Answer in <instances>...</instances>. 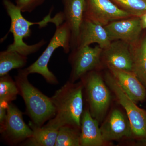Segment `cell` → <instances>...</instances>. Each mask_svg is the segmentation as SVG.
I'll return each mask as SVG.
<instances>
[{
  "mask_svg": "<svg viewBox=\"0 0 146 146\" xmlns=\"http://www.w3.org/2000/svg\"><path fill=\"white\" fill-rule=\"evenodd\" d=\"M80 129L71 125L60 127L55 146H80Z\"/></svg>",
  "mask_w": 146,
  "mask_h": 146,
  "instance_id": "ffe728a7",
  "label": "cell"
},
{
  "mask_svg": "<svg viewBox=\"0 0 146 146\" xmlns=\"http://www.w3.org/2000/svg\"><path fill=\"white\" fill-rule=\"evenodd\" d=\"M106 83L115 94L126 112L133 135L146 138V112L138 107L136 102L123 91L112 74L106 75Z\"/></svg>",
  "mask_w": 146,
  "mask_h": 146,
  "instance_id": "8992f818",
  "label": "cell"
},
{
  "mask_svg": "<svg viewBox=\"0 0 146 146\" xmlns=\"http://www.w3.org/2000/svg\"><path fill=\"white\" fill-rule=\"evenodd\" d=\"M104 27L111 42L120 40L129 44L139 40L143 29L141 18L134 16L112 21Z\"/></svg>",
  "mask_w": 146,
  "mask_h": 146,
  "instance_id": "30bf717a",
  "label": "cell"
},
{
  "mask_svg": "<svg viewBox=\"0 0 146 146\" xmlns=\"http://www.w3.org/2000/svg\"><path fill=\"white\" fill-rule=\"evenodd\" d=\"M103 49L99 46L76 47L71 53L69 60L72 65L69 81L74 82L99 65Z\"/></svg>",
  "mask_w": 146,
  "mask_h": 146,
  "instance_id": "52a82bcc",
  "label": "cell"
},
{
  "mask_svg": "<svg viewBox=\"0 0 146 146\" xmlns=\"http://www.w3.org/2000/svg\"><path fill=\"white\" fill-rule=\"evenodd\" d=\"M45 1V0H16V5L23 13H31Z\"/></svg>",
  "mask_w": 146,
  "mask_h": 146,
  "instance_id": "603a6c76",
  "label": "cell"
},
{
  "mask_svg": "<svg viewBox=\"0 0 146 146\" xmlns=\"http://www.w3.org/2000/svg\"><path fill=\"white\" fill-rule=\"evenodd\" d=\"M3 4L11 19V26L9 32L13 35V42L9 45L7 50L17 52L23 55L27 56L38 50L46 42L44 39L35 44H27L23 41L24 39L28 38L31 35L30 27L38 25L39 28L44 27L49 23H52L56 26L59 25L65 21L62 12L58 13L54 18L51 16L52 8L51 9L48 16L39 22H32L26 20L22 14V11L16 4L10 0H3Z\"/></svg>",
  "mask_w": 146,
  "mask_h": 146,
  "instance_id": "7a4b0ae2",
  "label": "cell"
},
{
  "mask_svg": "<svg viewBox=\"0 0 146 146\" xmlns=\"http://www.w3.org/2000/svg\"><path fill=\"white\" fill-rule=\"evenodd\" d=\"M80 79L85 89L89 111L98 121L104 117L111 101L110 93L98 73L91 71Z\"/></svg>",
  "mask_w": 146,
  "mask_h": 146,
  "instance_id": "5b68a950",
  "label": "cell"
},
{
  "mask_svg": "<svg viewBox=\"0 0 146 146\" xmlns=\"http://www.w3.org/2000/svg\"><path fill=\"white\" fill-rule=\"evenodd\" d=\"M98 122L91 115L89 110L84 111L80 126V146H101L106 143L102 136Z\"/></svg>",
  "mask_w": 146,
  "mask_h": 146,
  "instance_id": "2e32d148",
  "label": "cell"
},
{
  "mask_svg": "<svg viewBox=\"0 0 146 146\" xmlns=\"http://www.w3.org/2000/svg\"><path fill=\"white\" fill-rule=\"evenodd\" d=\"M102 53L108 67L122 70L133 72V63L130 45L118 40L112 41Z\"/></svg>",
  "mask_w": 146,
  "mask_h": 146,
  "instance_id": "7c38bea8",
  "label": "cell"
},
{
  "mask_svg": "<svg viewBox=\"0 0 146 146\" xmlns=\"http://www.w3.org/2000/svg\"><path fill=\"white\" fill-rule=\"evenodd\" d=\"M27 57L14 51L0 52V77L8 74L13 69H21L26 65Z\"/></svg>",
  "mask_w": 146,
  "mask_h": 146,
  "instance_id": "d6986e66",
  "label": "cell"
},
{
  "mask_svg": "<svg viewBox=\"0 0 146 146\" xmlns=\"http://www.w3.org/2000/svg\"><path fill=\"white\" fill-rule=\"evenodd\" d=\"M65 22L71 33V48H75L84 19L86 0H62Z\"/></svg>",
  "mask_w": 146,
  "mask_h": 146,
  "instance_id": "4fadbf2b",
  "label": "cell"
},
{
  "mask_svg": "<svg viewBox=\"0 0 146 146\" xmlns=\"http://www.w3.org/2000/svg\"><path fill=\"white\" fill-rule=\"evenodd\" d=\"M8 106L0 104V131L3 129L5 126L7 116V108Z\"/></svg>",
  "mask_w": 146,
  "mask_h": 146,
  "instance_id": "cb8c5ba5",
  "label": "cell"
},
{
  "mask_svg": "<svg viewBox=\"0 0 146 146\" xmlns=\"http://www.w3.org/2000/svg\"><path fill=\"white\" fill-rule=\"evenodd\" d=\"M1 133L6 142L11 145L21 143L32 136V130L24 122L23 113L11 102L7 106L5 126Z\"/></svg>",
  "mask_w": 146,
  "mask_h": 146,
  "instance_id": "ba28073f",
  "label": "cell"
},
{
  "mask_svg": "<svg viewBox=\"0 0 146 146\" xmlns=\"http://www.w3.org/2000/svg\"><path fill=\"white\" fill-rule=\"evenodd\" d=\"M130 45L133 72L146 88V36Z\"/></svg>",
  "mask_w": 146,
  "mask_h": 146,
  "instance_id": "ac0fdd59",
  "label": "cell"
},
{
  "mask_svg": "<svg viewBox=\"0 0 146 146\" xmlns=\"http://www.w3.org/2000/svg\"><path fill=\"white\" fill-rule=\"evenodd\" d=\"M108 68L123 91L133 101L136 103L145 99L146 88L133 72Z\"/></svg>",
  "mask_w": 146,
  "mask_h": 146,
  "instance_id": "9a60e30c",
  "label": "cell"
},
{
  "mask_svg": "<svg viewBox=\"0 0 146 146\" xmlns=\"http://www.w3.org/2000/svg\"><path fill=\"white\" fill-rule=\"evenodd\" d=\"M122 10L134 17L146 13V0H110Z\"/></svg>",
  "mask_w": 146,
  "mask_h": 146,
  "instance_id": "7402d4cb",
  "label": "cell"
},
{
  "mask_svg": "<svg viewBox=\"0 0 146 146\" xmlns=\"http://www.w3.org/2000/svg\"><path fill=\"white\" fill-rule=\"evenodd\" d=\"M131 17L110 0H86L84 18L103 26L112 21Z\"/></svg>",
  "mask_w": 146,
  "mask_h": 146,
  "instance_id": "9c48e42d",
  "label": "cell"
},
{
  "mask_svg": "<svg viewBox=\"0 0 146 146\" xmlns=\"http://www.w3.org/2000/svg\"><path fill=\"white\" fill-rule=\"evenodd\" d=\"M29 125L33 131L32 136L23 143V145L28 146H55L58 129L42 127L35 124L31 121Z\"/></svg>",
  "mask_w": 146,
  "mask_h": 146,
  "instance_id": "e0dca14e",
  "label": "cell"
},
{
  "mask_svg": "<svg viewBox=\"0 0 146 146\" xmlns=\"http://www.w3.org/2000/svg\"><path fill=\"white\" fill-rule=\"evenodd\" d=\"M71 33L68 24L65 22L56 26L54 34L43 53L34 63L25 68L27 72L38 74L43 77L48 83L52 84L58 83L56 76L48 68L51 57L55 50L58 48H63L65 53L70 50Z\"/></svg>",
  "mask_w": 146,
  "mask_h": 146,
  "instance_id": "277c9868",
  "label": "cell"
},
{
  "mask_svg": "<svg viewBox=\"0 0 146 146\" xmlns=\"http://www.w3.org/2000/svg\"><path fill=\"white\" fill-rule=\"evenodd\" d=\"M18 95L19 91L15 80L9 74L0 77V104L8 106Z\"/></svg>",
  "mask_w": 146,
  "mask_h": 146,
  "instance_id": "44dd1931",
  "label": "cell"
},
{
  "mask_svg": "<svg viewBox=\"0 0 146 146\" xmlns=\"http://www.w3.org/2000/svg\"><path fill=\"white\" fill-rule=\"evenodd\" d=\"M25 69H19L15 80L26 106L27 113L35 124L42 127L55 115L56 110L50 98L35 87L29 81Z\"/></svg>",
  "mask_w": 146,
  "mask_h": 146,
  "instance_id": "3957f363",
  "label": "cell"
},
{
  "mask_svg": "<svg viewBox=\"0 0 146 146\" xmlns=\"http://www.w3.org/2000/svg\"><path fill=\"white\" fill-rule=\"evenodd\" d=\"M83 84L67 82L56 91L51 99L55 115L44 126L58 129L68 125L80 129L83 113Z\"/></svg>",
  "mask_w": 146,
  "mask_h": 146,
  "instance_id": "6da1fadb",
  "label": "cell"
},
{
  "mask_svg": "<svg viewBox=\"0 0 146 146\" xmlns=\"http://www.w3.org/2000/svg\"><path fill=\"white\" fill-rule=\"evenodd\" d=\"M111 42L104 26L84 18L76 48L90 46L91 44L96 43L104 49L109 46Z\"/></svg>",
  "mask_w": 146,
  "mask_h": 146,
  "instance_id": "5bb4252c",
  "label": "cell"
},
{
  "mask_svg": "<svg viewBox=\"0 0 146 146\" xmlns=\"http://www.w3.org/2000/svg\"><path fill=\"white\" fill-rule=\"evenodd\" d=\"M140 18H141V24L143 29H146V13Z\"/></svg>",
  "mask_w": 146,
  "mask_h": 146,
  "instance_id": "d4e9b609",
  "label": "cell"
},
{
  "mask_svg": "<svg viewBox=\"0 0 146 146\" xmlns=\"http://www.w3.org/2000/svg\"><path fill=\"white\" fill-rule=\"evenodd\" d=\"M100 128L106 143L130 137L133 134L128 118L118 109L111 112Z\"/></svg>",
  "mask_w": 146,
  "mask_h": 146,
  "instance_id": "8fae6325",
  "label": "cell"
}]
</instances>
